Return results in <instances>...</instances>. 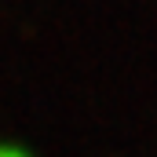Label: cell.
<instances>
[{
    "label": "cell",
    "instance_id": "obj_1",
    "mask_svg": "<svg viewBox=\"0 0 157 157\" xmlns=\"http://www.w3.org/2000/svg\"><path fill=\"white\" fill-rule=\"evenodd\" d=\"M0 157H33L26 146H18V143H7V139H0Z\"/></svg>",
    "mask_w": 157,
    "mask_h": 157
}]
</instances>
